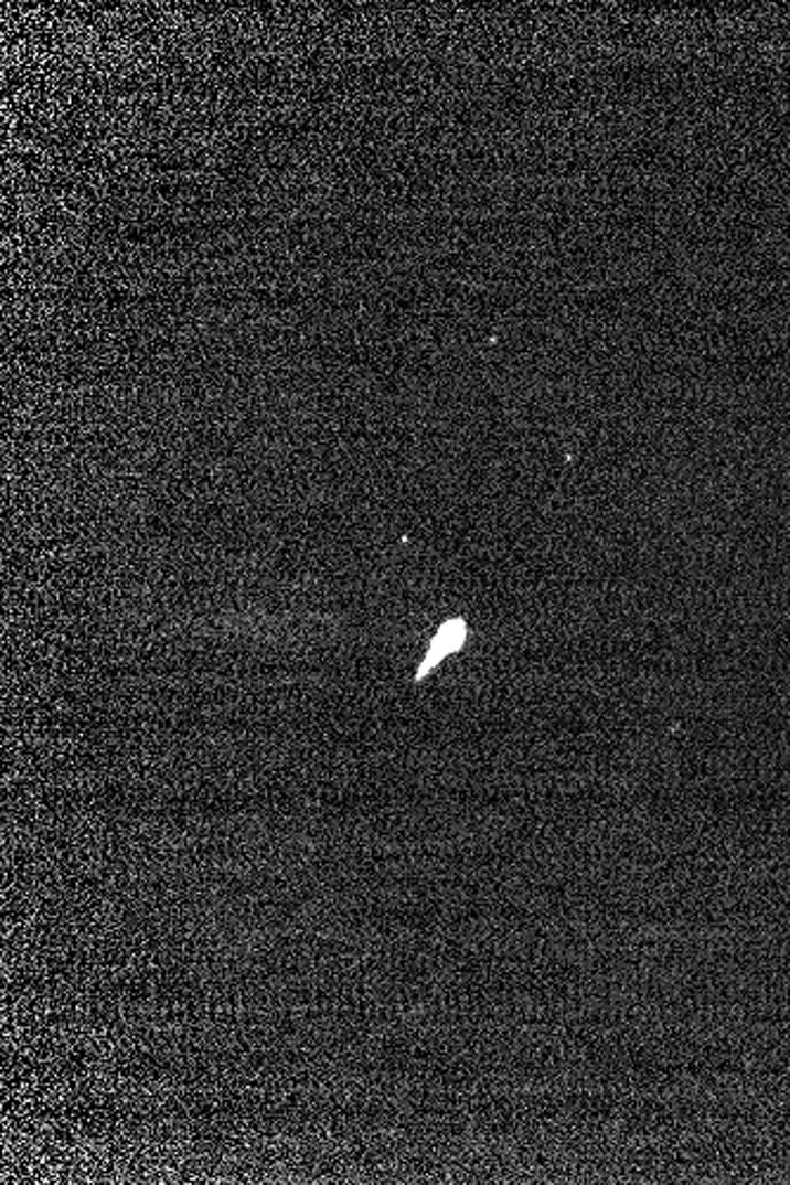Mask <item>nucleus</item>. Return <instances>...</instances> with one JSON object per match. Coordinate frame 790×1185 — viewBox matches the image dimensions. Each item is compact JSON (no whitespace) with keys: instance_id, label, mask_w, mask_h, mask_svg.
I'll return each instance as SVG.
<instances>
[{"instance_id":"1","label":"nucleus","mask_w":790,"mask_h":1185,"mask_svg":"<svg viewBox=\"0 0 790 1185\" xmlns=\"http://www.w3.org/2000/svg\"><path fill=\"white\" fill-rule=\"evenodd\" d=\"M467 634H469V630H467V622L462 618H452V620H448L446 624H442V628L438 630V634L434 637L429 651H426V658H424V663L419 665V672L415 674V680L421 682L426 674H429L442 661V658H448L450 653L462 649V644L467 641Z\"/></svg>"}]
</instances>
